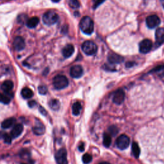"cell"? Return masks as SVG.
Instances as JSON below:
<instances>
[{"mask_svg": "<svg viewBox=\"0 0 164 164\" xmlns=\"http://www.w3.org/2000/svg\"><path fill=\"white\" fill-rule=\"evenodd\" d=\"M80 27L84 33L90 35L94 32V22L90 17H83L80 21Z\"/></svg>", "mask_w": 164, "mask_h": 164, "instance_id": "cell-1", "label": "cell"}, {"mask_svg": "<svg viewBox=\"0 0 164 164\" xmlns=\"http://www.w3.org/2000/svg\"><path fill=\"white\" fill-rule=\"evenodd\" d=\"M53 85L55 89L62 90L67 87L69 85V81L66 76L59 74L55 76L53 80Z\"/></svg>", "mask_w": 164, "mask_h": 164, "instance_id": "cell-2", "label": "cell"}, {"mask_svg": "<svg viewBox=\"0 0 164 164\" xmlns=\"http://www.w3.org/2000/svg\"><path fill=\"white\" fill-rule=\"evenodd\" d=\"M58 14L53 11L46 12L42 17V21L44 24L51 26L55 24L58 20Z\"/></svg>", "mask_w": 164, "mask_h": 164, "instance_id": "cell-3", "label": "cell"}, {"mask_svg": "<svg viewBox=\"0 0 164 164\" xmlns=\"http://www.w3.org/2000/svg\"><path fill=\"white\" fill-rule=\"evenodd\" d=\"M82 50L83 52L87 55H93L96 54L98 51L97 45L90 40L85 41L82 44Z\"/></svg>", "mask_w": 164, "mask_h": 164, "instance_id": "cell-4", "label": "cell"}, {"mask_svg": "<svg viewBox=\"0 0 164 164\" xmlns=\"http://www.w3.org/2000/svg\"><path fill=\"white\" fill-rule=\"evenodd\" d=\"M129 138L126 135H121L119 136L116 141V145L120 149H126L129 145Z\"/></svg>", "mask_w": 164, "mask_h": 164, "instance_id": "cell-5", "label": "cell"}, {"mask_svg": "<svg viewBox=\"0 0 164 164\" xmlns=\"http://www.w3.org/2000/svg\"><path fill=\"white\" fill-rule=\"evenodd\" d=\"M55 160L57 164H68L67 151L64 148L59 149L55 154Z\"/></svg>", "mask_w": 164, "mask_h": 164, "instance_id": "cell-6", "label": "cell"}, {"mask_svg": "<svg viewBox=\"0 0 164 164\" xmlns=\"http://www.w3.org/2000/svg\"><path fill=\"white\" fill-rule=\"evenodd\" d=\"M146 24L149 28L153 29L160 24V19L157 15H152L146 18Z\"/></svg>", "mask_w": 164, "mask_h": 164, "instance_id": "cell-7", "label": "cell"}, {"mask_svg": "<svg viewBox=\"0 0 164 164\" xmlns=\"http://www.w3.org/2000/svg\"><path fill=\"white\" fill-rule=\"evenodd\" d=\"M153 47V43L149 39H144L139 44V51L142 53H147L149 52Z\"/></svg>", "mask_w": 164, "mask_h": 164, "instance_id": "cell-8", "label": "cell"}, {"mask_svg": "<svg viewBox=\"0 0 164 164\" xmlns=\"http://www.w3.org/2000/svg\"><path fill=\"white\" fill-rule=\"evenodd\" d=\"M13 46L15 50L16 51H20L23 50L26 46L25 41L24 39L20 36L16 37L13 42Z\"/></svg>", "mask_w": 164, "mask_h": 164, "instance_id": "cell-9", "label": "cell"}, {"mask_svg": "<svg viewBox=\"0 0 164 164\" xmlns=\"http://www.w3.org/2000/svg\"><path fill=\"white\" fill-rule=\"evenodd\" d=\"M125 98L124 92L122 89H118L114 93L113 97V101L117 105H120L124 101Z\"/></svg>", "mask_w": 164, "mask_h": 164, "instance_id": "cell-10", "label": "cell"}, {"mask_svg": "<svg viewBox=\"0 0 164 164\" xmlns=\"http://www.w3.org/2000/svg\"><path fill=\"white\" fill-rule=\"evenodd\" d=\"M155 38H156L155 46L158 47L161 46L164 42V28H160L157 30L156 33H155Z\"/></svg>", "mask_w": 164, "mask_h": 164, "instance_id": "cell-11", "label": "cell"}, {"mask_svg": "<svg viewBox=\"0 0 164 164\" xmlns=\"http://www.w3.org/2000/svg\"><path fill=\"white\" fill-rule=\"evenodd\" d=\"M123 60L124 58L122 56L116 53H110L108 56V61L111 65L120 64L123 62Z\"/></svg>", "mask_w": 164, "mask_h": 164, "instance_id": "cell-12", "label": "cell"}, {"mask_svg": "<svg viewBox=\"0 0 164 164\" xmlns=\"http://www.w3.org/2000/svg\"><path fill=\"white\" fill-rule=\"evenodd\" d=\"M83 73V70L80 65H74L71 68L70 75L74 78H80Z\"/></svg>", "mask_w": 164, "mask_h": 164, "instance_id": "cell-13", "label": "cell"}, {"mask_svg": "<svg viewBox=\"0 0 164 164\" xmlns=\"http://www.w3.org/2000/svg\"><path fill=\"white\" fill-rule=\"evenodd\" d=\"M14 88V83L11 80H6L3 83L2 85L1 89L4 92V93L10 95H12L13 94L11 93L12 90Z\"/></svg>", "mask_w": 164, "mask_h": 164, "instance_id": "cell-14", "label": "cell"}, {"mask_svg": "<svg viewBox=\"0 0 164 164\" xmlns=\"http://www.w3.org/2000/svg\"><path fill=\"white\" fill-rule=\"evenodd\" d=\"M23 131V126L21 124H17L12 128L11 135L13 138H17L20 136Z\"/></svg>", "mask_w": 164, "mask_h": 164, "instance_id": "cell-15", "label": "cell"}, {"mask_svg": "<svg viewBox=\"0 0 164 164\" xmlns=\"http://www.w3.org/2000/svg\"><path fill=\"white\" fill-rule=\"evenodd\" d=\"M37 123H36L35 126L33 128V132L37 135H43L45 132V127L42 123L37 120Z\"/></svg>", "mask_w": 164, "mask_h": 164, "instance_id": "cell-16", "label": "cell"}, {"mask_svg": "<svg viewBox=\"0 0 164 164\" xmlns=\"http://www.w3.org/2000/svg\"><path fill=\"white\" fill-rule=\"evenodd\" d=\"M74 52V48L72 44H67L62 50V55L65 58H69L73 55Z\"/></svg>", "mask_w": 164, "mask_h": 164, "instance_id": "cell-17", "label": "cell"}, {"mask_svg": "<svg viewBox=\"0 0 164 164\" xmlns=\"http://www.w3.org/2000/svg\"><path fill=\"white\" fill-rule=\"evenodd\" d=\"M39 23V19L37 18V17H32V18L27 20V23H26V24H27V27L30 28H33L37 27Z\"/></svg>", "mask_w": 164, "mask_h": 164, "instance_id": "cell-18", "label": "cell"}, {"mask_svg": "<svg viewBox=\"0 0 164 164\" xmlns=\"http://www.w3.org/2000/svg\"><path fill=\"white\" fill-rule=\"evenodd\" d=\"M21 96L24 99H30L33 96V92L30 88L24 87L21 90Z\"/></svg>", "mask_w": 164, "mask_h": 164, "instance_id": "cell-19", "label": "cell"}, {"mask_svg": "<svg viewBox=\"0 0 164 164\" xmlns=\"http://www.w3.org/2000/svg\"><path fill=\"white\" fill-rule=\"evenodd\" d=\"M15 122V119L13 117L6 119L2 123V127L4 129L10 128L13 126Z\"/></svg>", "mask_w": 164, "mask_h": 164, "instance_id": "cell-20", "label": "cell"}, {"mask_svg": "<svg viewBox=\"0 0 164 164\" xmlns=\"http://www.w3.org/2000/svg\"><path fill=\"white\" fill-rule=\"evenodd\" d=\"M82 105H81L80 103H79V102L74 103L73 105V108H72L73 114L76 116L80 115L81 110H82Z\"/></svg>", "mask_w": 164, "mask_h": 164, "instance_id": "cell-21", "label": "cell"}, {"mask_svg": "<svg viewBox=\"0 0 164 164\" xmlns=\"http://www.w3.org/2000/svg\"><path fill=\"white\" fill-rule=\"evenodd\" d=\"M11 102V96L5 93L0 92V103L7 105Z\"/></svg>", "mask_w": 164, "mask_h": 164, "instance_id": "cell-22", "label": "cell"}, {"mask_svg": "<svg viewBox=\"0 0 164 164\" xmlns=\"http://www.w3.org/2000/svg\"><path fill=\"white\" fill-rule=\"evenodd\" d=\"M132 152L135 158H138L139 157L141 154V149L139 145L135 142H133L132 144Z\"/></svg>", "mask_w": 164, "mask_h": 164, "instance_id": "cell-23", "label": "cell"}, {"mask_svg": "<svg viewBox=\"0 0 164 164\" xmlns=\"http://www.w3.org/2000/svg\"><path fill=\"white\" fill-rule=\"evenodd\" d=\"M49 107L52 110H58L60 108V101L58 99H51L49 101Z\"/></svg>", "mask_w": 164, "mask_h": 164, "instance_id": "cell-24", "label": "cell"}, {"mask_svg": "<svg viewBox=\"0 0 164 164\" xmlns=\"http://www.w3.org/2000/svg\"><path fill=\"white\" fill-rule=\"evenodd\" d=\"M111 142V139L110 135L108 133H104L103 135V144L107 148H108V147L110 145Z\"/></svg>", "mask_w": 164, "mask_h": 164, "instance_id": "cell-25", "label": "cell"}, {"mask_svg": "<svg viewBox=\"0 0 164 164\" xmlns=\"http://www.w3.org/2000/svg\"><path fill=\"white\" fill-rule=\"evenodd\" d=\"M151 73H154L157 74H159L158 75L163 76V74H164V65H158L157 67L154 68L151 71Z\"/></svg>", "mask_w": 164, "mask_h": 164, "instance_id": "cell-26", "label": "cell"}, {"mask_svg": "<svg viewBox=\"0 0 164 164\" xmlns=\"http://www.w3.org/2000/svg\"><path fill=\"white\" fill-rule=\"evenodd\" d=\"M92 155L89 154V153L85 154L82 157V161H83V163H85V164L90 163L92 162Z\"/></svg>", "mask_w": 164, "mask_h": 164, "instance_id": "cell-27", "label": "cell"}, {"mask_svg": "<svg viewBox=\"0 0 164 164\" xmlns=\"http://www.w3.org/2000/svg\"><path fill=\"white\" fill-rule=\"evenodd\" d=\"M69 5L72 8H78L80 6L78 0H69Z\"/></svg>", "mask_w": 164, "mask_h": 164, "instance_id": "cell-28", "label": "cell"}, {"mask_svg": "<svg viewBox=\"0 0 164 164\" xmlns=\"http://www.w3.org/2000/svg\"><path fill=\"white\" fill-rule=\"evenodd\" d=\"M38 90L40 94L45 95L48 92V88L45 85H40L38 88Z\"/></svg>", "mask_w": 164, "mask_h": 164, "instance_id": "cell-29", "label": "cell"}, {"mask_svg": "<svg viewBox=\"0 0 164 164\" xmlns=\"http://www.w3.org/2000/svg\"><path fill=\"white\" fill-rule=\"evenodd\" d=\"M12 136L10 135H8L5 133V134H4L3 135V139H4V141L5 142L7 143V144H11L12 142Z\"/></svg>", "mask_w": 164, "mask_h": 164, "instance_id": "cell-30", "label": "cell"}, {"mask_svg": "<svg viewBox=\"0 0 164 164\" xmlns=\"http://www.w3.org/2000/svg\"><path fill=\"white\" fill-rule=\"evenodd\" d=\"M109 132H110L111 135H112L113 136H115L118 132V129L116 126H111L109 128Z\"/></svg>", "mask_w": 164, "mask_h": 164, "instance_id": "cell-31", "label": "cell"}, {"mask_svg": "<svg viewBox=\"0 0 164 164\" xmlns=\"http://www.w3.org/2000/svg\"><path fill=\"white\" fill-rule=\"evenodd\" d=\"M104 1H105V0H96V2H95L94 5V8H96Z\"/></svg>", "mask_w": 164, "mask_h": 164, "instance_id": "cell-32", "label": "cell"}, {"mask_svg": "<svg viewBox=\"0 0 164 164\" xmlns=\"http://www.w3.org/2000/svg\"><path fill=\"white\" fill-rule=\"evenodd\" d=\"M39 111H40V113H41L42 115L46 116V115L47 114V111H46V110L44 108L42 107H39Z\"/></svg>", "mask_w": 164, "mask_h": 164, "instance_id": "cell-33", "label": "cell"}, {"mask_svg": "<svg viewBox=\"0 0 164 164\" xmlns=\"http://www.w3.org/2000/svg\"><path fill=\"white\" fill-rule=\"evenodd\" d=\"M36 104H37L36 102L35 101H33V100L30 101L28 102V105H29V107L30 108H33V107H35L36 105Z\"/></svg>", "mask_w": 164, "mask_h": 164, "instance_id": "cell-34", "label": "cell"}, {"mask_svg": "<svg viewBox=\"0 0 164 164\" xmlns=\"http://www.w3.org/2000/svg\"><path fill=\"white\" fill-rule=\"evenodd\" d=\"M135 65V62H128L126 64V67L129 68V67H132Z\"/></svg>", "mask_w": 164, "mask_h": 164, "instance_id": "cell-35", "label": "cell"}, {"mask_svg": "<svg viewBox=\"0 0 164 164\" xmlns=\"http://www.w3.org/2000/svg\"><path fill=\"white\" fill-rule=\"evenodd\" d=\"M78 149L80 151H84V149H85V145L83 143H81L78 147Z\"/></svg>", "mask_w": 164, "mask_h": 164, "instance_id": "cell-36", "label": "cell"}, {"mask_svg": "<svg viewBox=\"0 0 164 164\" xmlns=\"http://www.w3.org/2000/svg\"><path fill=\"white\" fill-rule=\"evenodd\" d=\"M99 164H110V163H108V162H101Z\"/></svg>", "mask_w": 164, "mask_h": 164, "instance_id": "cell-37", "label": "cell"}, {"mask_svg": "<svg viewBox=\"0 0 164 164\" xmlns=\"http://www.w3.org/2000/svg\"><path fill=\"white\" fill-rule=\"evenodd\" d=\"M51 1H52L54 3H58V2H59L60 1V0H51Z\"/></svg>", "mask_w": 164, "mask_h": 164, "instance_id": "cell-38", "label": "cell"}, {"mask_svg": "<svg viewBox=\"0 0 164 164\" xmlns=\"http://www.w3.org/2000/svg\"><path fill=\"white\" fill-rule=\"evenodd\" d=\"M22 164H25V163H22Z\"/></svg>", "mask_w": 164, "mask_h": 164, "instance_id": "cell-39", "label": "cell"}]
</instances>
